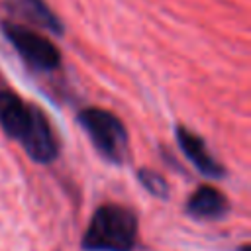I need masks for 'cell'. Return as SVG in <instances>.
Masks as SVG:
<instances>
[{"label": "cell", "instance_id": "6da1fadb", "mask_svg": "<svg viewBox=\"0 0 251 251\" xmlns=\"http://www.w3.org/2000/svg\"><path fill=\"white\" fill-rule=\"evenodd\" d=\"M137 239L135 214L120 204L100 206L82 235L84 251H131Z\"/></svg>", "mask_w": 251, "mask_h": 251}, {"label": "cell", "instance_id": "7a4b0ae2", "mask_svg": "<svg viewBox=\"0 0 251 251\" xmlns=\"http://www.w3.org/2000/svg\"><path fill=\"white\" fill-rule=\"evenodd\" d=\"M78 124L90 137L94 149L114 165H122L129 157L127 131L120 118L102 108H84L76 116Z\"/></svg>", "mask_w": 251, "mask_h": 251}, {"label": "cell", "instance_id": "3957f363", "mask_svg": "<svg viewBox=\"0 0 251 251\" xmlns=\"http://www.w3.org/2000/svg\"><path fill=\"white\" fill-rule=\"evenodd\" d=\"M2 29L27 67L35 71H53L61 65V53L47 37L22 24H4Z\"/></svg>", "mask_w": 251, "mask_h": 251}, {"label": "cell", "instance_id": "277c9868", "mask_svg": "<svg viewBox=\"0 0 251 251\" xmlns=\"http://www.w3.org/2000/svg\"><path fill=\"white\" fill-rule=\"evenodd\" d=\"M20 143L24 145V149L27 151V155L41 163V165H47V163H53L59 155V141L55 137V131L51 127V122L49 118L43 114L41 108H37L33 104L31 108V118H29V124L24 131V135L20 137Z\"/></svg>", "mask_w": 251, "mask_h": 251}, {"label": "cell", "instance_id": "5b68a950", "mask_svg": "<svg viewBox=\"0 0 251 251\" xmlns=\"http://www.w3.org/2000/svg\"><path fill=\"white\" fill-rule=\"evenodd\" d=\"M31 108L33 104H25L16 92L0 90V127L8 137L20 141L29 124Z\"/></svg>", "mask_w": 251, "mask_h": 251}, {"label": "cell", "instance_id": "8992f818", "mask_svg": "<svg viewBox=\"0 0 251 251\" xmlns=\"http://www.w3.org/2000/svg\"><path fill=\"white\" fill-rule=\"evenodd\" d=\"M176 139H178V145L182 149V153L188 157V161L204 175V176H210V178H220L224 176V167L208 153L204 141L190 129L178 126L176 127Z\"/></svg>", "mask_w": 251, "mask_h": 251}, {"label": "cell", "instance_id": "52a82bcc", "mask_svg": "<svg viewBox=\"0 0 251 251\" xmlns=\"http://www.w3.org/2000/svg\"><path fill=\"white\" fill-rule=\"evenodd\" d=\"M227 208H229L227 198L216 186H210V184L198 186L186 202V214H190L192 218H198V220L222 218L227 212Z\"/></svg>", "mask_w": 251, "mask_h": 251}, {"label": "cell", "instance_id": "ba28073f", "mask_svg": "<svg viewBox=\"0 0 251 251\" xmlns=\"http://www.w3.org/2000/svg\"><path fill=\"white\" fill-rule=\"evenodd\" d=\"M8 8L12 14H16L20 20H25L33 25H39L43 29H49L53 33H63V24L57 18V14L51 12V8L43 0H8Z\"/></svg>", "mask_w": 251, "mask_h": 251}, {"label": "cell", "instance_id": "9c48e42d", "mask_svg": "<svg viewBox=\"0 0 251 251\" xmlns=\"http://www.w3.org/2000/svg\"><path fill=\"white\" fill-rule=\"evenodd\" d=\"M137 178L143 184V188L147 192H151L153 196H159V198H167L169 196V184L155 171H151V169H139L137 171Z\"/></svg>", "mask_w": 251, "mask_h": 251}, {"label": "cell", "instance_id": "30bf717a", "mask_svg": "<svg viewBox=\"0 0 251 251\" xmlns=\"http://www.w3.org/2000/svg\"><path fill=\"white\" fill-rule=\"evenodd\" d=\"M241 251H249V243H245V245L241 247Z\"/></svg>", "mask_w": 251, "mask_h": 251}]
</instances>
